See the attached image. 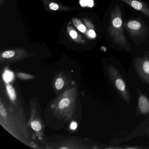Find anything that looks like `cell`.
Returning a JSON list of instances; mask_svg holds the SVG:
<instances>
[{
    "instance_id": "cell-9",
    "label": "cell",
    "mask_w": 149,
    "mask_h": 149,
    "mask_svg": "<svg viewBox=\"0 0 149 149\" xmlns=\"http://www.w3.org/2000/svg\"><path fill=\"white\" fill-rule=\"evenodd\" d=\"M64 81L62 78H58L55 82V87L57 90H61L63 88Z\"/></svg>"
},
{
    "instance_id": "cell-2",
    "label": "cell",
    "mask_w": 149,
    "mask_h": 149,
    "mask_svg": "<svg viewBox=\"0 0 149 149\" xmlns=\"http://www.w3.org/2000/svg\"><path fill=\"white\" fill-rule=\"evenodd\" d=\"M124 26L130 36L136 40L144 39L148 33L147 28L142 22L137 19H132L126 22Z\"/></svg>"
},
{
    "instance_id": "cell-7",
    "label": "cell",
    "mask_w": 149,
    "mask_h": 149,
    "mask_svg": "<svg viewBox=\"0 0 149 149\" xmlns=\"http://www.w3.org/2000/svg\"><path fill=\"white\" fill-rule=\"evenodd\" d=\"M117 88L122 91H124L125 89V85L124 82L121 79H118L116 81Z\"/></svg>"
},
{
    "instance_id": "cell-19",
    "label": "cell",
    "mask_w": 149,
    "mask_h": 149,
    "mask_svg": "<svg viewBox=\"0 0 149 149\" xmlns=\"http://www.w3.org/2000/svg\"><path fill=\"white\" fill-rule=\"evenodd\" d=\"M89 35L91 37H94L95 36V32L92 30H90L89 32Z\"/></svg>"
},
{
    "instance_id": "cell-16",
    "label": "cell",
    "mask_w": 149,
    "mask_h": 149,
    "mask_svg": "<svg viewBox=\"0 0 149 149\" xmlns=\"http://www.w3.org/2000/svg\"><path fill=\"white\" fill-rule=\"evenodd\" d=\"M78 29H79L81 32L84 33V32H85V30H86V28L84 26V25H81L78 26Z\"/></svg>"
},
{
    "instance_id": "cell-18",
    "label": "cell",
    "mask_w": 149,
    "mask_h": 149,
    "mask_svg": "<svg viewBox=\"0 0 149 149\" xmlns=\"http://www.w3.org/2000/svg\"><path fill=\"white\" fill-rule=\"evenodd\" d=\"M70 127H71L72 130H75L77 127V124L76 123H74V122L72 123H71V125H70Z\"/></svg>"
},
{
    "instance_id": "cell-1",
    "label": "cell",
    "mask_w": 149,
    "mask_h": 149,
    "mask_svg": "<svg viewBox=\"0 0 149 149\" xmlns=\"http://www.w3.org/2000/svg\"><path fill=\"white\" fill-rule=\"evenodd\" d=\"M120 7L116 5L111 9L108 27L109 36L116 44L126 49H130V44L124 32L123 22Z\"/></svg>"
},
{
    "instance_id": "cell-4",
    "label": "cell",
    "mask_w": 149,
    "mask_h": 149,
    "mask_svg": "<svg viewBox=\"0 0 149 149\" xmlns=\"http://www.w3.org/2000/svg\"><path fill=\"white\" fill-rule=\"evenodd\" d=\"M139 106L140 111L143 113H147L149 111V102L146 97L140 96L139 100Z\"/></svg>"
},
{
    "instance_id": "cell-5",
    "label": "cell",
    "mask_w": 149,
    "mask_h": 149,
    "mask_svg": "<svg viewBox=\"0 0 149 149\" xmlns=\"http://www.w3.org/2000/svg\"><path fill=\"white\" fill-rule=\"evenodd\" d=\"M6 89L10 99L13 101L15 100L16 98V95L13 87L10 84H8L6 86Z\"/></svg>"
},
{
    "instance_id": "cell-12",
    "label": "cell",
    "mask_w": 149,
    "mask_h": 149,
    "mask_svg": "<svg viewBox=\"0 0 149 149\" xmlns=\"http://www.w3.org/2000/svg\"><path fill=\"white\" fill-rule=\"evenodd\" d=\"M18 76L19 77V78H22V79H30L32 78V76L26 74H22V73H19L18 74Z\"/></svg>"
},
{
    "instance_id": "cell-8",
    "label": "cell",
    "mask_w": 149,
    "mask_h": 149,
    "mask_svg": "<svg viewBox=\"0 0 149 149\" xmlns=\"http://www.w3.org/2000/svg\"><path fill=\"white\" fill-rule=\"evenodd\" d=\"M31 127L34 130L39 131L41 129L42 125L40 123L37 121H34L31 123Z\"/></svg>"
},
{
    "instance_id": "cell-13",
    "label": "cell",
    "mask_w": 149,
    "mask_h": 149,
    "mask_svg": "<svg viewBox=\"0 0 149 149\" xmlns=\"http://www.w3.org/2000/svg\"><path fill=\"white\" fill-rule=\"evenodd\" d=\"M12 75L10 72H7L4 75V79L6 81H9L12 79Z\"/></svg>"
},
{
    "instance_id": "cell-3",
    "label": "cell",
    "mask_w": 149,
    "mask_h": 149,
    "mask_svg": "<svg viewBox=\"0 0 149 149\" xmlns=\"http://www.w3.org/2000/svg\"><path fill=\"white\" fill-rule=\"evenodd\" d=\"M149 18V7L141 0H120Z\"/></svg>"
},
{
    "instance_id": "cell-6",
    "label": "cell",
    "mask_w": 149,
    "mask_h": 149,
    "mask_svg": "<svg viewBox=\"0 0 149 149\" xmlns=\"http://www.w3.org/2000/svg\"><path fill=\"white\" fill-rule=\"evenodd\" d=\"M70 104V100L67 98H64L62 99L59 102V108L60 109H64L67 108Z\"/></svg>"
},
{
    "instance_id": "cell-20",
    "label": "cell",
    "mask_w": 149,
    "mask_h": 149,
    "mask_svg": "<svg viewBox=\"0 0 149 149\" xmlns=\"http://www.w3.org/2000/svg\"><path fill=\"white\" fill-rule=\"evenodd\" d=\"M88 1V6L89 7H92L93 5V2L92 0H87Z\"/></svg>"
},
{
    "instance_id": "cell-14",
    "label": "cell",
    "mask_w": 149,
    "mask_h": 149,
    "mask_svg": "<svg viewBox=\"0 0 149 149\" xmlns=\"http://www.w3.org/2000/svg\"><path fill=\"white\" fill-rule=\"evenodd\" d=\"M49 8L53 10H57L59 8V6L57 4L54 3H52L49 5Z\"/></svg>"
},
{
    "instance_id": "cell-17",
    "label": "cell",
    "mask_w": 149,
    "mask_h": 149,
    "mask_svg": "<svg viewBox=\"0 0 149 149\" xmlns=\"http://www.w3.org/2000/svg\"><path fill=\"white\" fill-rule=\"evenodd\" d=\"M80 4L82 6H85L88 5V1L87 0H81Z\"/></svg>"
},
{
    "instance_id": "cell-10",
    "label": "cell",
    "mask_w": 149,
    "mask_h": 149,
    "mask_svg": "<svg viewBox=\"0 0 149 149\" xmlns=\"http://www.w3.org/2000/svg\"><path fill=\"white\" fill-rule=\"evenodd\" d=\"M15 55V53L13 51H7L2 54V57L6 58H9L13 57Z\"/></svg>"
},
{
    "instance_id": "cell-11",
    "label": "cell",
    "mask_w": 149,
    "mask_h": 149,
    "mask_svg": "<svg viewBox=\"0 0 149 149\" xmlns=\"http://www.w3.org/2000/svg\"><path fill=\"white\" fill-rule=\"evenodd\" d=\"M143 70L145 73L146 74H149V61L146 60L144 61L143 64Z\"/></svg>"
},
{
    "instance_id": "cell-15",
    "label": "cell",
    "mask_w": 149,
    "mask_h": 149,
    "mask_svg": "<svg viewBox=\"0 0 149 149\" xmlns=\"http://www.w3.org/2000/svg\"><path fill=\"white\" fill-rule=\"evenodd\" d=\"M70 36H71L72 38H73V39H75L77 37V33H76V32L75 31H71V32H70Z\"/></svg>"
}]
</instances>
